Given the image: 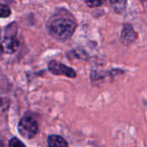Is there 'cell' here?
<instances>
[{
	"label": "cell",
	"mask_w": 147,
	"mask_h": 147,
	"mask_svg": "<svg viewBox=\"0 0 147 147\" xmlns=\"http://www.w3.org/2000/svg\"><path fill=\"white\" fill-rule=\"evenodd\" d=\"M76 28V24L73 19L65 17H57L49 24V32L60 40H66L72 36Z\"/></svg>",
	"instance_id": "1"
},
{
	"label": "cell",
	"mask_w": 147,
	"mask_h": 147,
	"mask_svg": "<svg viewBox=\"0 0 147 147\" xmlns=\"http://www.w3.org/2000/svg\"><path fill=\"white\" fill-rule=\"evenodd\" d=\"M18 131L24 138H32L38 131V124L34 118L30 116L24 117L18 124Z\"/></svg>",
	"instance_id": "2"
},
{
	"label": "cell",
	"mask_w": 147,
	"mask_h": 147,
	"mask_svg": "<svg viewBox=\"0 0 147 147\" xmlns=\"http://www.w3.org/2000/svg\"><path fill=\"white\" fill-rule=\"evenodd\" d=\"M49 69L52 74L56 76H65L69 78H75L76 76V73L73 68L56 61H52L49 62Z\"/></svg>",
	"instance_id": "3"
},
{
	"label": "cell",
	"mask_w": 147,
	"mask_h": 147,
	"mask_svg": "<svg viewBox=\"0 0 147 147\" xmlns=\"http://www.w3.org/2000/svg\"><path fill=\"white\" fill-rule=\"evenodd\" d=\"M19 42L12 36L4 37L0 41V50L5 54H12L18 49Z\"/></svg>",
	"instance_id": "4"
},
{
	"label": "cell",
	"mask_w": 147,
	"mask_h": 147,
	"mask_svg": "<svg viewBox=\"0 0 147 147\" xmlns=\"http://www.w3.org/2000/svg\"><path fill=\"white\" fill-rule=\"evenodd\" d=\"M49 147H68L67 142L61 136L51 135L48 138Z\"/></svg>",
	"instance_id": "5"
},
{
	"label": "cell",
	"mask_w": 147,
	"mask_h": 147,
	"mask_svg": "<svg viewBox=\"0 0 147 147\" xmlns=\"http://www.w3.org/2000/svg\"><path fill=\"white\" fill-rule=\"evenodd\" d=\"M111 4L117 12H122L125 8L126 0H111Z\"/></svg>",
	"instance_id": "6"
},
{
	"label": "cell",
	"mask_w": 147,
	"mask_h": 147,
	"mask_svg": "<svg viewBox=\"0 0 147 147\" xmlns=\"http://www.w3.org/2000/svg\"><path fill=\"white\" fill-rule=\"evenodd\" d=\"M133 35H134V31L130 27H125L123 33H122V37L124 40H125V42L127 41H132L133 40Z\"/></svg>",
	"instance_id": "7"
},
{
	"label": "cell",
	"mask_w": 147,
	"mask_h": 147,
	"mask_svg": "<svg viewBox=\"0 0 147 147\" xmlns=\"http://www.w3.org/2000/svg\"><path fill=\"white\" fill-rule=\"evenodd\" d=\"M11 9L7 5L0 4V18H8L11 15Z\"/></svg>",
	"instance_id": "8"
},
{
	"label": "cell",
	"mask_w": 147,
	"mask_h": 147,
	"mask_svg": "<svg viewBox=\"0 0 147 147\" xmlns=\"http://www.w3.org/2000/svg\"><path fill=\"white\" fill-rule=\"evenodd\" d=\"M10 102L7 99L0 97V113H5L9 107Z\"/></svg>",
	"instance_id": "9"
},
{
	"label": "cell",
	"mask_w": 147,
	"mask_h": 147,
	"mask_svg": "<svg viewBox=\"0 0 147 147\" xmlns=\"http://www.w3.org/2000/svg\"><path fill=\"white\" fill-rule=\"evenodd\" d=\"M105 0H86V4L88 5V7L91 8H95L98 6H100Z\"/></svg>",
	"instance_id": "10"
},
{
	"label": "cell",
	"mask_w": 147,
	"mask_h": 147,
	"mask_svg": "<svg viewBox=\"0 0 147 147\" xmlns=\"http://www.w3.org/2000/svg\"><path fill=\"white\" fill-rule=\"evenodd\" d=\"M9 147H25V145L18 138H13L9 142Z\"/></svg>",
	"instance_id": "11"
},
{
	"label": "cell",
	"mask_w": 147,
	"mask_h": 147,
	"mask_svg": "<svg viewBox=\"0 0 147 147\" xmlns=\"http://www.w3.org/2000/svg\"><path fill=\"white\" fill-rule=\"evenodd\" d=\"M0 147H5V146H4V144H2V142H0Z\"/></svg>",
	"instance_id": "12"
}]
</instances>
